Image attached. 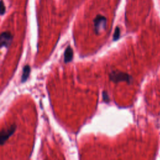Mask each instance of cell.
Masks as SVG:
<instances>
[{"mask_svg": "<svg viewBox=\"0 0 160 160\" xmlns=\"http://www.w3.org/2000/svg\"><path fill=\"white\" fill-rule=\"evenodd\" d=\"M30 71H31V68L30 66L28 64L24 66L23 70V73L21 76V83H24L28 80V77L30 76Z\"/></svg>", "mask_w": 160, "mask_h": 160, "instance_id": "6", "label": "cell"}, {"mask_svg": "<svg viewBox=\"0 0 160 160\" xmlns=\"http://www.w3.org/2000/svg\"><path fill=\"white\" fill-rule=\"evenodd\" d=\"M0 10H1V15L3 16L6 12V7L3 0L1 1V8H0Z\"/></svg>", "mask_w": 160, "mask_h": 160, "instance_id": "8", "label": "cell"}, {"mask_svg": "<svg viewBox=\"0 0 160 160\" xmlns=\"http://www.w3.org/2000/svg\"><path fill=\"white\" fill-rule=\"evenodd\" d=\"M13 40V35L9 31H4L1 34L0 37V42H1V47H8L11 45Z\"/></svg>", "mask_w": 160, "mask_h": 160, "instance_id": "4", "label": "cell"}, {"mask_svg": "<svg viewBox=\"0 0 160 160\" xmlns=\"http://www.w3.org/2000/svg\"><path fill=\"white\" fill-rule=\"evenodd\" d=\"M103 100L105 101V102H108L109 101V98L107 92H103Z\"/></svg>", "mask_w": 160, "mask_h": 160, "instance_id": "9", "label": "cell"}, {"mask_svg": "<svg viewBox=\"0 0 160 160\" xmlns=\"http://www.w3.org/2000/svg\"><path fill=\"white\" fill-rule=\"evenodd\" d=\"M109 80L114 83L126 81L130 83L132 81V78L128 73L119 71H112L109 73Z\"/></svg>", "mask_w": 160, "mask_h": 160, "instance_id": "2", "label": "cell"}, {"mask_svg": "<svg viewBox=\"0 0 160 160\" xmlns=\"http://www.w3.org/2000/svg\"><path fill=\"white\" fill-rule=\"evenodd\" d=\"M120 33H121V31H120L119 28L118 26H116L115 28V31L113 34V40L115 41H117L119 38Z\"/></svg>", "mask_w": 160, "mask_h": 160, "instance_id": "7", "label": "cell"}, {"mask_svg": "<svg viewBox=\"0 0 160 160\" xmlns=\"http://www.w3.org/2000/svg\"><path fill=\"white\" fill-rule=\"evenodd\" d=\"M16 129V125L14 124L8 128H3L2 130L1 135H0V138H0V143H1L2 145H3L9 139V138L14 134Z\"/></svg>", "mask_w": 160, "mask_h": 160, "instance_id": "3", "label": "cell"}, {"mask_svg": "<svg viewBox=\"0 0 160 160\" xmlns=\"http://www.w3.org/2000/svg\"><path fill=\"white\" fill-rule=\"evenodd\" d=\"M94 30L96 34H101L106 29L107 20L105 16L98 15L93 20Z\"/></svg>", "mask_w": 160, "mask_h": 160, "instance_id": "1", "label": "cell"}, {"mask_svg": "<svg viewBox=\"0 0 160 160\" xmlns=\"http://www.w3.org/2000/svg\"><path fill=\"white\" fill-rule=\"evenodd\" d=\"M64 56V61L65 63H68L72 61L73 58V50L70 46H68L66 48Z\"/></svg>", "mask_w": 160, "mask_h": 160, "instance_id": "5", "label": "cell"}]
</instances>
